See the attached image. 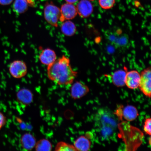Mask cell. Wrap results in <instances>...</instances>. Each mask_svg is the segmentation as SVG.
Segmentation results:
<instances>
[{
  "mask_svg": "<svg viewBox=\"0 0 151 151\" xmlns=\"http://www.w3.org/2000/svg\"><path fill=\"white\" fill-rule=\"evenodd\" d=\"M127 68L115 71L111 75V80L113 85L117 87H122L125 86V80Z\"/></svg>",
  "mask_w": 151,
  "mask_h": 151,
  "instance_id": "8fae6325",
  "label": "cell"
},
{
  "mask_svg": "<svg viewBox=\"0 0 151 151\" xmlns=\"http://www.w3.org/2000/svg\"><path fill=\"white\" fill-rule=\"evenodd\" d=\"M123 114L124 118L127 121L132 122L139 115L138 112L135 107L128 105L124 109Z\"/></svg>",
  "mask_w": 151,
  "mask_h": 151,
  "instance_id": "9a60e30c",
  "label": "cell"
},
{
  "mask_svg": "<svg viewBox=\"0 0 151 151\" xmlns=\"http://www.w3.org/2000/svg\"><path fill=\"white\" fill-rule=\"evenodd\" d=\"M94 121L96 129L104 139L111 137L116 131L117 123L116 119L109 109L102 108L98 110Z\"/></svg>",
  "mask_w": 151,
  "mask_h": 151,
  "instance_id": "7a4b0ae2",
  "label": "cell"
},
{
  "mask_svg": "<svg viewBox=\"0 0 151 151\" xmlns=\"http://www.w3.org/2000/svg\"><path fill=\"white\" fill-rule=\"evenodd\" d=\"M90 1H94V0H90Z\"/></svg>",
  "mask_w": 151,
  "mask_h": 151,
  "instance_id": "484cf974",
  "label": "cell"
},
{
  "mask_svg": "<svg viewBox=\"0 0 151 151\" xmlns=\"http://www.w3.org/2000/svg\"><path fill=\"white\" fill-rule=\"evenodd\" d=\"M140 74L136 70H132L126 73L125 85L129 89L134 90L139 88Z\"/></svg>",
  "mask_w": 151,
  "mask_h": 151,
  "instance_id": "ba28073f",
  "label": "cell"
},
{
  "mask_svg": "<svg viewBox=\"0 0 151 151\" xmlns=\"http://www.w3.org/2000/svg\"><path fill=\"white\" fill-rule=\"evenodd\" d=\"M33 98L32 93L27 88H22L19 90L17 94V101L24 106H27L31 103Z\"/></svg>",
  "mask_w": 151,
  "mask_h": 151,
  "instance_id": "7c38bea8",
  "label": "cell"
},
{
  "mask_svg": "<svg viewBox=\"0 0 151 151\" xmlns=\"http://www.w3.org/2000/svg\"><path fill=\"white\" fill-rule=\"evenodd\" d=\"M60 10L61 16L59 20L62 22L65 20L72 19L77 14L76 7L72 4L66 3L62 5Z\"/></svg>",
  "mask_w": 151,
  "mask_h": 151,
  "instance_id": "52a82bcc",
  "label": "cell"
},
{
  "mask_svg": "<svg viewBox=\"0 0 151 151\" xmlns=\"http://www.w3.org/2000/svg\"><path fill=\"white\" fill-rule=\"evenodd\" d=\"M151 69L147 67L141 71L139 88L142 93L149 98L151 96Z\"/></svg>",
  "mask_w": 151,
  "mask_h": 151,
  "instance_id": "277c9868",
  "label": "cell"
},
{
  "mask_svg": "<svg viewBox=\"0 0 151 151\" xmlns=\"http://www.w3.org/2000/svg\"><path fill=\"white\" fill-rule=\"evenodd\" d=\"M39 57L41 63L47 66L53 63L57 59L55 52L50 48L43 49L40 54Z\"/></svg>",
  "mask_w": 151,
  "mask_h": 151,
  "instance_id": "9c48e42d",
  "label": "cell"
},
{
  "mask_svg": "<svg viewBox=\"0 0 151 151\" xmlns=\"http://www.w3.org/2000/svg\"><path fill=\"white\" fill-rule=\"evenodd\" d=\"M6 118L2 113L0 112V130L6 123Z\"/></svg>",
  "mask_w": 151,
  "mask_h": 151,
  "instance_id": "7402d4cb",
  "label": "cell"
},
{
  "mask_svg": "<svg viewBox=\"0 0 151 151\" xmlns=\"http://www.w3.org/2000/svg\"><path fill=\"white\" fill-rule=\"evenodd\" d=\"M73 146L78 151H89L91 142L87 137L82 136L75 140Z\"/></svg>",
  "mask_w": 151,
  "mask_h": 151,
  "instance_id": "5bb4252c",
  "label": "cell"
},
{
  "mask_svg": "<svg viewBox=\"0 0 151 151\" xmlns=\"http://www.w3.org/2000/svg\"><path fill=\"white\" fill-rule=\"evenodd\" d=\"M77 12L81 17L88 18L93 12V6L88 0H81L77 6Z\"/></svg>",
  "mask_w": 151,
  "mask_h": 151,
  "instance_id": "30bf717a",
  "label": "cell"
},
{
  "mask_svg": "<svg viewBox=\"0 0 151 151\" xmlns=\"http://www.w3.org/2000/svg\"><path fill=\"white\" fill-rule=\"evenodd\" d=\"M35 148L36 151H52V145L48 139H42L37 142Z\"/></svg>",
  "mask_w": 151,
  "mask_h": 151,
  "instance_id": "e0dca14e",
  "label": "cell"
},
{
  "mask_svg": "<svg viewBox=\"0 0 151 151\" xmlns=\"http://www.w3.org/2000/svg\"><path fill=\"white\" fill-rule=\"evenodd\" d=\"M28 3H31L32 1V0H27Z\"/></svg>",
  "mask_w": 151,
  "mask_h": 151,
  "instance_id": "d4e9b609",
  "label": "cell"
},
{
  "mask_svg": "<svg viewBox=\"0 0 151 151\" xmlns=\"http://www.w3.org/2000/svg\"><path fill=\"white\" fill-rule=\"evenodd\" d=\"M78 0H65V1L68 3L73 4L76 2Z\"/></svg>",
  "mask_w": 151,
  "mask_h": 151,
  "instance_id": "cb8c5ba5",
  "label": "cell"
},
{
  "mask_svg": "<svg viewBox=\"0 0 151 151\" xmlns=\"http://www.w3.org/2000/svg\"><path fill=\"white\" fill-rule=\"evenodd\" d=\"M61 31L66 36L70 37L74 35L76 33L77 28L73 22L68 21L62 24Z\"/></svg>",
  "mask_w": 151,
  "mask_h": 151,
  "instance_id": "2e32d148",
  "label": "cell"
},
{
  "mask_svg": "<svg viewBox=\"0 0 151 151\" xmlns=\"http://www.w3.org/2000/svg\"><path fill=\"white\" fill-rule=\"evenodd\" d=\"M13 0H0V5H7L12 3Z\"/></svg>",
  "mask_w": 151,
  "mask_h": 151,
  "instance_id": "603a6c76",
  "label": "cell"
},
{
  "mask_svg": "<svg viewBox=\"0 0 151 151\" xmlns=\"http://www.w3.org/2000/svg\"><path fill=\"white\" fill-rule=\"evenodd\" d=\"M9 71L14 78H21L27 74V66L25 62L22 60H15L9 65Z\"/></svg>",
  "mask_w": 151,
  "mask_h": 151,
  "instance_id": "5b68a950",
  "label": "cell"
},
{
  "mask_svg": "<svg viewBox=\"0 0 151 151\" xmlns=\"http://www.w3.org/2000/svg\"><path fill=\"white\" fill-rule=\"evenodd\" d=\"M29 4L27 0H15L14 7L15 11L19 14H22L28 9Z\"/></svg>",
  "mask_w": 151,
  "mask_h": 151,
  "instance_id": "ac0fdd59",
  "label": "cell"
},
{
  "mask_svg": "<svg viewBox=\"0 0 151 151\" xmlns=\"http://www.w3.org/2000/svg\"><path fill=\"white\" fill-rule=\"evenodd\" d=\"M45 19L50 25L58 27V22L61 16V10L52 3H47L44 9Z\"/></svg>",
  "mask_w": 151,
  "mask_h": 151,
  "instance_id": "3957f363",
  "label": "cell"
},
{
  "mask_svg": "<svg viewBox=\"0 0 151 151\" xmlns=\"http://www.w3.org/2000/svg\"><path fill=\"white\" fill-rule=\"evenodd\" d=\"M143 129L147 134H151V119L150 118H147L145 120Z\"/></svg>",
  "mask_w": 151,
  "mask_h": 151,
  "instance_id": "44dd1931",
  "label": "cell"
},
{
  "mask_svg": "<svg viewBox=\"0 0 151 151\" xmlns=\"http://www.w3.org/2000/svg\"><path fill=\"white\" fill-rule=\"evenodd\" d=\"M100 6L104 9H107L112 8L115 3V0H99Z\"/></svg>",
  "mask_w": 151,
  "mask_h": 151,
  "instance_id": "ffe728a7",
  "label": "cell"
},
{
  "mask_svg": "<svg viewBox=\"0 0 151 151\" xmlns=\"http://www.w3.org/2000/svg\"><path fill=\"white\" fill-rule=\"evenodd\" d=\"M89 88L86 84L80 81H76L73 84L70 88V96L73 99H81L89 92Z\"/></svg>",
  "mask_w": 151,
  "mask_h": 151,
  "instance_id": "8992f818",
  "label": "cell"
},
{
  "mask_svg": "<svg viewBox=\"0 0 151 151\" xmlns=\"http://www.w3.org/2000/svg\"><path fill=\"white\" fill-rule=\"evenodd\" d=\"M54 151H78L73 145L61 141L56 144Z\"/></svg>",
  "mask_w": 151,
  "mask_h": 151,
  "instance_id": "d6986e66",
  "label": "cell"
},
{
  "mask_svg": "<svg viewBox=\"0 0 151 151\" xmlns=\"http://www.w3.org/2000/svg\"><path fill=\"white\" fill-rule=\"evenodd\" d=\"M47 71L49 80L60 86L72 84L78 74L72 68L70 58L65 55L47 66Z\"/></svg>",
  "mask_w": 151,
  "mask_h": 151,
  "instance_id": "6da1fadb",
  "label": "cell"
},
{
  "mask_svg": "<svg viewBox=\"0 0 151 151\" xmlns=\"http://www.w3.org/2000/svg\"><path fill=\"white\" fill-rule=\"evenodd\" d=\"M36 140L32 134H24L20 139V144L22 150L25 151H31L35 147Z\"/></svg>",
  "mask_w": 151,
  "mask_h": 151,
  "instance_id": "4fadbf2b",
  "label": "cell"
}]
</instances>
